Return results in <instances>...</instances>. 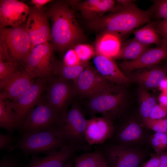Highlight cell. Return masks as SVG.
Here are the masks:
<instances>
[{"label": "cell", "instance_id": "4", "mask_svg": "<svg viewBox=\"0 0 167 167\" xmlns=\"http://www.w3.org/2000/svg\"><path fill=\"white\" fill-rule=\"evenodd\" d=\"M87 120L81 108L74 104L60 115L58 131L68 144L88 145L85 137Z\"/></svg>", "mask_w": 167, "mask_h": 167}, {"label": "cell", "instance_id": "11", "mask_svg": "<svg viewBox=\"0 0 167 167\" xmlns=\"http://www.w3.org/2000/svg\"><path fill=\"white\" fill-rule=\"evenodd\" d=\"M70 81L53 79L46 88L47 102L60 116L67 110L70 101L76 94L74 82Z\"/></svg>", "mask_w": 167, "mask_h": 167}, {"label": "cell", "instance_id": "28", "mask_svg": "<svg viewBox=\"0 0 167 167\" xmlns=\"http://www.w3.org/2000/svg\"><path fill=\"white\" fill-rule=\"evenodd\" d=\"M103 159L101 152L97 149L92 152L87 151L75 156L74 167H100Z\"/></svg>", "mask_w": 167, "mask_h": 167}, {"label": "cell", "instance_id": "8", "mask_svg": "<svg viewBox=\"0 0 167 167\" xmlns=\"http://www.w3.org/2000/svg\"><path fill=\"white\" fill-rule=\"evenodd\" d=\"M54 49L46 42L32 49L24 63V70L34 78H50L53 73Z\"/></svg>", "mask_w": 167, "mask_h": 167}, {"label": "cell", "instance_id": "15", "mask_svg": "<svg viewBox=\"0 0 167 167\" xmlns=\"http://www.w3.org/2000/svg\"><path fill=\"white\" fill-rule=\"evenodd\" d=\"M114 130L113 121L105 116H94L87 119L85 137L87 144L91 146L103 144L112 137Z\"/></svg>", "mask_w": 167, "mask_h": 167}, {"label": "cell", "instance_id": "43", "mask_svg": "<svg viewBox=\"0 0 167 167\" xmlns=\"http://www.w3.org/2000/svg\"><path fill=\"white\" fill-rule=\"evenodd\" d=\"M51 1L50 0H32L31 2L34 5L36 8L39 10H42V7Z\"/></svg>", "mask_w": 167, "mask_h": 167}, {"label": "cell", "instance_id": "37", "mask_svg": "<svg viewBox=\"0 0 167 167\" xmlns=\"http://www.w3.org/2000/svg\"><path fill=\"white\" fill-rule=\"evenodd\" d=\"M19 159L14 156H3L0 162V167H23Z\"/></svg>", "mask_w": 167, "mask_h": 167}, {"label": "cell", "instance_id": "32", "mask_svg": "<svg viewBox=\"0 0 167 167\" xmlns=\"http://www.w3.org/2000/svg\"><path fill=\"white\" fill-rule=\"evenodd\" d=\"M144 125L155 132L167 133V117L161 119L143 122Z\"/></svg>", "mask_w": 167, "mask_h": 167}, {"label": "cell", "instance_id": "1", "mask_svg": "<svg viewBox=\"0 0 167 167\" xmlns=\"http://www.w3.org/2000/svg\"><path fill=\"white\" fill-rule=\"evenodd\" d=\"M47 14L51 21V39L54 49L62 54L83 40V32L68 4L56 2Z\"/></svg>", "mask_w": 167, "mask_h": 167}, {"label": "cell", "instance_id": "38", "mask_svg": "<svg viewBox=\"0 0 167 167\" xmlns=\"http://www.w3.org/2000/svg\"><path fill=\"white\" fill-rule=\"evenodd\" d=\"M159 34L167 43V19H164L153 24Z\"/></svg>", "mask_w": 167, "mask_h": 167}, {"label": "cell", "instance_id": "2", "mask_svg": "<svg viewBox=\"0 0 167 167\" xmlns=\"http://www.w3.org/2000/svg\"><path fill=\"white\" fill-rule=\"evenodd\" d=\"M154 11L153 5L146 10L141 9L134 3L128 6L122 5L109 14L88 21V26L96 31L111 32L120 36L150 22Z\"/></svg>", "mask_w": 167, "mask_h": 167}, {"label": "cell", "instance_id": "25", "mask_svg": "<svg viewBox=\"0 0 167 167\" xmlns=\"http://www.w3.org/2000/svg\"><path fill=\"white\" fill-rule=\"evenodd\" d=\"M148 49V46L143 44L134 38L127 41L122 46L119 53L114 58L135 60Z\"/></svg>", "mask_w": 167, "mask_h": 167}, {"label": "cell", "instance_id": "6", "mask_svg": "<svg viewBox=\"0 0 167 167\" xmlns=\"http://www.w3.org/2000/svg\"><path fill=\"white\" fill-rule=\"evenodd\" d=\"M0 41L5 45L11 60L17 65L24 63L31 49L25 26L0 29Z\"/></svg>", "mask_w": 167, "mask_h": 167}, {"label": "cell", "instance_id": "46", "mask_svg": "<svg viewBox=\"0 0 167 167\" xmlns=\"http://www.w3.org/2000/svg\"><path fill=\"white\" fill-rule=\"evenodd\" d=\"M158 87L161 92H167V77L161 82Z\"/></svg>", "mask_w": 167, "mask_h": 167}, {"label": "cell", "instance_id": "22", "mask_svg": "<svg viewBox=\"0 0 167 167\" xmlns=\"http://www.w3.org/2000/svg\"><path fill=\"white\" fill-rule=\"evenodd\" d=\"M120 36L115 34L102 32L95 43L96 55H102L114 58L122 47Z\"/></svg>", "mask_w": 167, "mask_h": 167}, {"label": "cell", "instance_id": "23", "mask_svg": "<svg viewBox=\"0 0 167 167\" xmlns=\"http://www.w3.org/2000/svg\"><path fill=\"white\" fill-rule=\"evenodd\" d=\"M166 75L163 67L156 66L137 72L129 78L130 81L137 83L140 88L147 90L158 87L161 82L167 77Z\"/></svg>", "mask_w": 167, "mask_h": 167}, {"label": "cell", "instance_id": "29", "mask_svg": "<svg viewBox=\"0 0 167 167\" xmlns=\"http://www.w3.org/2000/svg\"><path fill=\"white\" fill-rule=\"evenodd\" d=\"M139 112L143 122L148 119L151 110L157 104L155 98L147 90L141 88L139 91Z\"/></svg>", "mask_w": 167, "mask_h": 167}, {"label": "cell", "instance_id": "19", "mask_svg": "<svg viewBox=\"0 0 167 167\" xmlns=\"http://www.w3.org/2000/svg\"><path fill=\"white\" fill-rule=\"evenodd\" d=\"M93 62L94 68L105 79L112 84L123 85L130 81L112 58L102 55H96Z\"/></svg>", "mask_w": 167, "mask_h": 167}, {"label": "cell", "instance_id": "17", "mask_svg": "<svg viewBox=\"0 0 167 167\" xmlns=\"http://www.w3.org/2000/svg\"><path fill=\"white\" fill-rule=\"evenodd\" d=\"M30 8L26 4L17 0H0V28L16 27L26 20Z\"/></svg>", "mask_w": 167, "mask_h": 167}, {"label": "cell", "instance_id": "36", "mask_svg": "<svg viewBox=\"0 0 167 167\" xmlns=\"http://www.w3.org/2000/svg\"><path fill=\"white\" fill-rule=\"evenodd\" d=\"M15 139L12 133H0V149L9 150L16 143Z\"/></svg>", "mask_w": 167, "mask_h": 167}, {"label": "cell", "instance_id": "13", "mask_svg": "<svg viewBox=\"0 0 167 167\" xmlns=\"http://www.w3.org/2000/svg\"><path fill=\"white\" fill-rule=\"evenodd\" d=\"M46 87V79L38 78L23 93L15 100L10 101V105L16 113L18 124L38 104V101Z\"/></svg>", "mask_w": 167, "mask_h": 167}, {"label": "cell", "instance_id": "10", "mask_svg": "<svg viewBox=\"0 0 167 167\" xmlns=\"http://www.w3.org/2000/svg\"><path fill=\"white\" fill-rule=\"evenodd\" d=\"M73 82L76 94L88 98L102 92L117 89L101 76L94 67L88 66Z\"/></svg>", "mask_w": 167, "mask_h": 167}, {"label": "cell", "instance_id": "27", "mask_svg": "<svg viewBox=\"0 0 167 167\" xmlns=\"http://www.w3.org/2000/svg\"><path fill=\"white\" fill-rule=\"evenodd\" d=\"M134 38L145 45L154 44L157 46L162 43L163 39L153 24H148L145 26L134 32Z\"/></svg>", "mask_w": 167, "mask_h": 167}, {"label": "cell", "instance_id": "31", "mask_svg": "<svg viewBox=\"0 0 167 167\" xmlns=\"http://www.w3.org/2000/svg\"><path fill=\"white\" fill-rule=\"evenodd\" d=\"M18 66L12 61L0 62V87L18 70Z\"/></svg>", "mask_w": 167, "mask_h": 167}, {"label": "cell", "instance_id": "44", "mask_svg": "<svg viewBox=\"0 0 167 167\" xmlns=\"http://www.w3.org/2000/svg\"><path fill=\"white\" fill-rule=\"evenodd\" d=\"M158 156L160 162L159 167H167V151H165Z\"/></svg>", "mask_w": 167, "mask_h": 167}, {"label": "cell", "instance_id": "40", "mask_svg": "<svg viewBox=\"0 0 167 167\" xmlns=\"http://www.w3.org/2000/svg\"><path fill=\"white\" fill-rule=\"evenodd\" d=\"M160 163L158 156L153 154L148 161L143 164L141 167H159Z\"/></svg>", "mask_w": 167, "mask_h": 167}, {"label": "cell", "instance_id": "41", "mask_svg": "<svg viewBox=\"0 0 167 167\" xmlns=\"http://www.w3.org/2000/svg\"><path fill=\"white\" fill-rule=\"evenodd\" d=\"M11 61L5 45L0 41V62Z\"/></svg>", "mask_w": 167, "mask_h": 167}, {"label": "cell", "instance_id": "47", "mask_svg": "<svg viewBox=\"0 0 167 167\" xmlns=\"http://www.w3.org/2000/svg\"><path fill=\"white\" fill-rule=\"evenodd\" d=\"M116 1L118 3L123 6L130 5L133 3L134 2V1L131 0H118Z\"/></svg>", "mask_w": 167, "mask_h": 167}, {"label": "cell", "instance_id": "3", "mask_svg": "<svg viewBox=\"0 0 167 167\" xmlns=\"http://www.w3.org/2000/svg\"><path fill=\"white\" fill-rule=\"evenodd\" d=\"M66 144L57 130L43 131L21 134L8 152L18 149L26 155H49Z\"/></svg>", "mask_w": 167, "mask_h": 167}, {"label": "cell", "instance_id": "18", "mask_svg": "<svg viewBox=\"0 0 167 167\" xmlns=\"http://www.w3.org/2000/svg\"><path fill=\"white\" fill-rule=\"evenodd\" d=\"M34 78L24 70H18L0 87V99L15 100L33 84Z\"/></svg>", "mask_w": 167, "mask_h": 167}, {"label": "cell", "instance_id": "7", "mask_svg": "<svg viewBox=\"0 0 167 167\" xmlns=\"http://www.w3.org/2000/svg\"><path fill=\"white\" fill-rule=\"evenodd\" d=\"M109 167H138L142 162L143 154L138 149L127 145L105 142L96 145Z\"/></svg>", "mask_w": 167, "mask_h": 167}, {"label": "cell", "instance_id": "26", "mask_svg": "<svg viewBox=\"0 0 167 167\" xmlns=\"http://www.w3.org/2000/svg\"><path fill=\"white\" fill-rule=\"evenodd\" d=\"M88 66V63H86L70 66L64 64L62 62L55 61L53 66V73L58 76V78L60 79L74 81Z\"/></svg>", "mask_w": 167, "mask_h": 167}, {"label": "cell", "instance_id": "33", "mask_svg": "<svg viewBox=\"0 0 167 167\" xmlns=\"http://www.w3.org/2000/svg\"><path fill=\"white\" fill-rule=\"evenodd\" d=\"M62 62L64 64L70 66L86 64L81 62L73 46L69 48L65 52Z\"/></svg>", "mask_w": 167, "mask_h": 167}, {"label": "cell", "instance_id": "48", "mask_svg": "<svg viewBox=\"0 0 167 167\" xmlns=\"http://www.w3.org/2000/svg\"><path fill=\"white\" fill-rule=\"evenodd\" d=\"M75 155L72 157L62 167H73L74 165V160Z\"/></svg>", "mask_w": 167, "mask_h": 167}, {"label": "cell", "instance_id": "21", "mask_svg": "<svg viewBox=\"0 0 167 167\" xmlns=\"http://www.w3.org/2000/svg\"><path fill=\"white\" fill-rule=\"evenodd\" d=\"M116 1L87 0L77 3V6L84 18L88 21L102 17L106 13L117 9Z\"/></svg>", "mask_w": 167, "mask_h": 167}, {"label": "cell", "instance_id": "30", "mask_svg": "<svg viewBox=\"0 0 167 167\" xmlns=\"http://www.w3.org/2000/svg\"><path fill=\"white\" fill-rule=\"evenodd\" d=\"M73 47L83 63H88V61L96 55L95 49L90 45L79 43Z\"/></svg>", "mask_w": 167, "mask_h": 167}, {"label": "cell", "instance_id": "49", "mask_svg": "<svg viewBox=\"0 0 167 167\" xmlns=\"http://www.w3.org/2000/svg\"><path fill=\"white\" fill-rule=\"evenodd\" d=\"M100 167H109L107 165L105 161L104 158L101 162Z\"/></svg>", "mask_w": 167, "mask_h": 167}, {"label": "cell", "instance_id": "39", "mask_svg": "<svg viewBox=\"0 0 167 167\" xmlns=\"http://www.w3.org/2000/svg\"><path fill=\"white\" fill-rule=\"evenodd\" d=\"M150 143L156 155H159L165 151L160 140L152 135L150 139Z\"/></svg>", "mask_w": 167, "mask_h": 167}, {"label": "cell", "instance_id": "35", "mask_svg": "<svg viewBox=\"0 0 167 167\" xmlns=\"http://www.w3.org/2000/svg\"><path fill=\"white\" fill-rule=\"evenodd\" d=\"M167 117V108L159 104H156L151 110L147 120H157Z\"/></svg>", "mask_w": 167, "mask_h": 167}, {"label": "cell", "instance_id": "20", "mask_svg": "<svg viewBox=\"0 0 167 167\" xmlns=\"http://www.w3.org/2000/svg\"><path fill=\"white\" fill-rule=\"evenodd\" d=\"M143 129L141 125L134 121L114 126L113 133L108 140L110 143L128 146V144L138 142L143 136Z\"/></svg>", "mask_w": 167, "mask_h": 167}, {"label": "cell", "instance_id": "12", "mask_svg": "<svg viewBox=\"0 0 167 167\" xmlns=\"http://www.w3.org/2000/svg\"><path fill=\"white\" fill-rule=\"evenodd\" d=\"M25 29L31 43V49L51 39L49 18L42 10L30 8Z\"/></svg>", "mask_w": 167, "mask_h": 167}, {"label": "cell", "instance_id": "9", "mask_svg": "<svg viewBox=\"0 0 167 167\" xmlns=\"http://www.w3.org/2000/svg\"><path fill=\"white\" fill-rule=\"evenodd\" d=\"M124 96L123 92L117 89L101 92L89 98L86 111L92 118L101 113L113 121L121 109Z\"/></svg>", "mask_w": 167, "mask_h": 167}, {"label": "cell", "instance_id": "16", "mask_svg": "<svg viewBox=\"0 0 167 167\" xmlns=\"http://www.w3.org/2000/svg\"><path fill=\"white\" fill-rule=\"evenodd\" d=\"M167 59V43L163 40L160 45L148 49L135 59L122 62L119 67L124 74H128L137 70L154 66Z\"/></svg>", "mask_w": 167, "mask_h": 167}, {"label": "cell", "instance_id": "5", "mask_svg": "<svg viewBox=\"0 0 167 167\" xmlns=\"http://www.w3.org/2000/svg\"><path fill=\"white\" fill-rule=\"evenodd\" d=\"M60 116L47 102L38 103L18 124L21 134L50 130L58 131Z\"/></svg>", "mask_w": 167, "mask_h": 167}, {"label": "cell", "instance_id": "14", "mask_svg": "<svg viewBox=\"0 0 167 167\" xmlns=\"http://www.w3.org/2000/svg\"><path fill=\"white\" fill-rule=\"evenodd\" d=\"M91 147L65 145L57 151L42 157L33 155L29 163L23 167H62L76 153L80 151H89Z\"/></svg>", "mask_w": 167, "mask_h": 167}, {"label": "cell", "instance_id": "34", "mask_svg": "<svg viewBox=\"0 0 167 167\" xmlns=\"http://www.w3.org/2000/svg\"><path fill=\"white\" fill-rule=\"evenodd\" d=\"M153 2L155 16L159 19H167V0H154Z\"/></svg>", "mask_w": 167, "mask_h": 167}, {"label": "cell", "instance_id": "50", "mask_svg": "<svg viewBox=\"0 0 167 167\" xmlns=\"http://www.w3.org/2000/svg\"><path fill=\"white\" fill-rule=\"evenodd\" d=\"M163 67L165 71L166 74H167V63L165 64V66Z\"/></svg>", "mask_w": 167, "mask_h": 167}, {"label": "cell", "instance_id": "42", "mask_svg": "<svg viewBox=\"0 0 167 167\" xmlns=\"http://www.w3.org/2000/svg\"><path fill=\"white\" fill-rule=\"evenodd\" d=\"M152 135L160 140L165 151L167 148V133L155 132Z\"/></svg>", "mask_w": 167, "mask_h": 167}, {"label": "cell", "instance_id": "24", "mask_svg": "<svg viewBox=\"0 0 167 167\" xmlns=\"http://www.w3.org/2000/svg\"><path fill=\"white\" fill-rule=\"evenodd\" d=\"M18 125L16 113L8 99H0V126L12 133Z\"/></svg>", "mask_w": 167, "mask_h": 167}, {"label": "cell", "instance_id": "45", "mask_svg": "<svg viewBox=\"0 0 167 167\" xmlns=\"http://www.w3.org/2000/svg\"><path fill=\"white\" fill-rule=\"evenodd\" d=\"M159 104L167 108V92H161L158 97Z\"/></svg>", "mask_w": 167, "mask_h": 167}]
</instances>
